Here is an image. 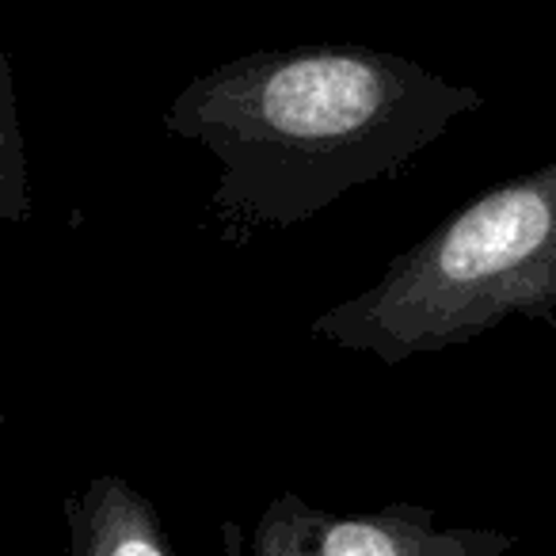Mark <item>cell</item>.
Segmentation results:
<instances>
[{
    "label": "cell",
    "instance_id": "obj_1",
    "mask_svg": "<svg viewBox=\"0 0 556 556\" xmlns=\"http://www.w3.org/2000/svg\"><path fill=\"white\" fill-rule=\"evenodd\" d=\"M480 108L477 88L389 50L294 47L199 73L168 103L164 130L214 156L217 225L260 232L313 222Z\"/></svg>",
    "mask_w": 556,
    "mask_h": 556
},
{
    "label": "cell",
    "instance_id": "obj_2",
    "mask_svg": "<svg viewBox=\"0 0 556 556\" xmlns=\"http://www.w3.org/2000/svg\"><path fill=\"white\" fill-rule=\"evenodd\" d=\"M515 317H556V156L477 194L309 332L336 351L401 366Z\"/></svg>",
    "mask_w": 556,
    "mask_h": 556
},
{
    "label": "cell",
    "instance_id": "obj_3",
    "mask_svg": "<svg viewBox=\"0 0 556 556\" xmlns=\"http://www.w3.org/2000/svg\"><path fill=\"white\" fill-rule=\"evenodd\" d=\"M515 533L492 526H442L412 503L381 510H320L282 492L260 510L248 556H507Z\"/></svg>",
    "mask_w": 556,
    "mask_h": 556
},
{
    "label": "cell",
    "instance_id": "obj_4",
    "mask_svg": "<svg viewBox=\"0 0 556 556\" xmlns=\"http://www.w3.org/2000/svg\"><path fill=\"white\" fill-rule=\"evenodd\" d=\"M70 556H172L156 507L115 472L92 477L65 500Z\"/></svg>",
    "mask_w": 556,
    "mask_h": 556
},
{
    "label": "cell",
    "instance_id": "obj_5",
    "mask_svg": "<svg viewBox=\"0 0 556 556\" xmlns=\"http://www.w3.org/2000/svg\"><path fill=\"white\" fill-rule=\"evenodd\" d=\"M35 214L31 199V164H27V138L20 123L16 80L12 62L0 42V222L24 225Z\"/></svg>",
    "mask_w": 556,
    "mask_h": 556
}]
</instances>
